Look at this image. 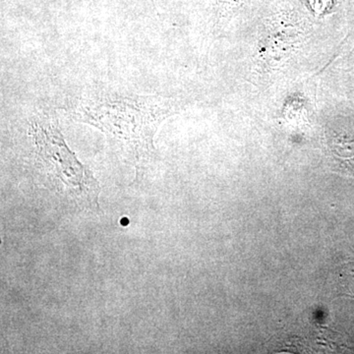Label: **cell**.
Masks as SVG:
<instances>
[{
	"label": "cell",
	"mask_w": 354,
	"mask_h": 354,
	"mask_svg": "<svg viewBox=\"0 0 354 354\" xmlns=\"http://www.w3.org/2000/svg\"><path fill=\"white\" fill-rule=\"evenodd\" d=\"M172 111L171 100L160 95L95 90L77 100L69 115L120 144L129 153L138 176L142 167L155 160L153 138Z\"/></svg>",
	"instance_id": "cell-1"
},
{
	"label": "cell",
	"mask_w": 354,
	"mask_h": 354,
	"mask_svg": "<svg viewBox=\"0 0 354 354\" xmlns=\"http://www.w3.org/2000/svg\"><path fill=\"white\" fill-rule=\"evenodd\" d=\"M37 160L55 185L60 184L83 209L97 211L101 186L93 172L70 150L53 113L35 115L30 127Z\"/></svg>",
	"instance_id": "cell-2"
}]
</instances>
